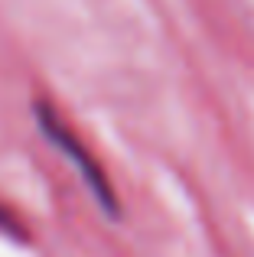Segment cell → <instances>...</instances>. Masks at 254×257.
Returning <instances> with one entry per match:
<instances>
[{"label": "cell", "instance_id": "1", "mask_svg": "<svg viewBox=\"0 0 254 257\" xmlns=\"http://www.w3.org/2000/svg\"><path fill=\"white\" fill-rule=\"evenodd\" d=\"M36 117H39V131L46 134V140H52V144L62 150V157L69 160L72 166L78 170V176H82L85 182H88V189L95 192L98 205L104 208V212L117 215V199H114V189H111L108 176L101 173V166L95 163V160L88 157V150H85V144L75 137V134L69 131V127L59 120V114L52 111L49 104H36Z\"/></svg>", "mask_w": 254, "mask_h": 257}, {"label": "cell", "instance_id": "2", "mask_svg": "<svg viewBox=\"0 0 254 257\" xmlns=\"http://www.w3.org/2000/svg\"><path fill=\"white\" fill-rule=\"evenodd\" d=\"M17 228H20V225H17V221H13L7 212H4V208H0V231H10V234H17V238H20V231H17Z\"/></svg>", "mask_w": 254, "mask_h": 257}]
</instances>
